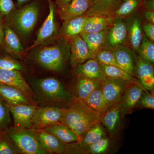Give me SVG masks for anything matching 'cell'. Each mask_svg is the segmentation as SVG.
<instances>
[{
	"mask_svg": "<svg viewBox=\"0 0 154 154\" xmlns=\"http://www.w3.org/2000/svg\"><path fill=\"white\" fill-rule=\"evenodd\" d=\"M101 115L83 101L74 99L68 107L63 108L60 122L81 138L84 134L100 123Z\"/></svg>",
	"mask_w": 154,
	"mask_h": 154,
	"instance_id": "cell-1",
	"label": "cell"
},
{
	"mask_svg": "<svg viewBox=\"0 0 154 154\" xmlns=\"http://www.w3.org/2000/svg\"><path fill=\"white\" fill-rule=\"evenodd\" d=\"M69 57V40L63 36L52 44L36 50L32 59L35 63L45 69L60 72L63 69Z\"/></svg>",
	"mask_w": 154,
	"mask_h": 154,
	"instance_id": "cell-2",
	"label": "cell"
},
{
	"mask_svg": "<svg viewBox=\"0 0 154 154\" xmlns=\"http://www.w3.org/2000/svg\"><path fill=\"white\" fill-rule=\"evenodd\" d=\"M29 85L33 96L39 101L47 102H60L70 105L74 96L67 91L63 84L53 77L31 79Z\"/></svg>",
	"mask_w": 154,
	"mask_h": 154,
	"instance_id": "cell-3",
	"label": "cell"
},
{
	"mask_svg": "<svg viewBox=\"0 0 154 154\" xmlns=\"http://www.w3.org/2000/svg\"><path fill=\"white\" fill-rule=\"evenodd\" d=\"M40 13V6L34 1L15 11L11 21L15 30L22 38L30 36L36 26Z\"/></svg>",
	"mask_w": 154,
	"mask_h": 154,
	"instance_id": "cell-4",
	"label": "cell"
},
{
	"mask_svg": "<svg viewBox=\"0 0 154 154\" xmlns=\"http://www.w3.org/2000/svg\"><path fill=\"white\" fill-rule=\"evenodd\" d=\"M6 132L21 154H49L42 146L34 129L10 127Z\"/></svg>",
	"mask_w": 154,
	"mask_h": 154,
	"instance_id": "cell-5",
	"label": "cell"
},
{
	"mask_svg": "<svg viewBox=\"0 0 154 154\" xmlns=\"http://www.w3.org/2000/svg\"><path fill=\"white\" fill-rule=\"evenodd\" d=\"M123 46H128V22L126 19H114L107 31L104 48L112 51Z\"/></svg>",
	"mask_w": 154,
	"mask_h": 154,
	"instance_id": "cell-6",
	"label": "cell"
},
{
	"mask_svg": "<svg viewBox=\"0 0 154 154\" xmlns=\"http://www.w3.org/2000/svg\"><path fill=\"white\" fill-rule=\"evenodd\" d=\"M63 108L48 106L37 107L32 119L33 129H44L48 127L60 123Z\"/></svg>",
	"mask_w": 154,
	"mask_h": 154,
	"instance_id": "cell-7",
	"label": "cell"
},
{
	"mask_svg": "<svg viewBox=\"0 0 154 154\" xmlns=\"http://www.w3.org/2000/svg\"><path fill=\"white\" fill-rule=\"evenodd\" d=\"M128 84L116 79L105 78L102 81L101 88L107 108L121 102Z\"/></svg>",
	"mask_w": 154,
	"mask_h": 154,
	"instance_id": "cell-8",
	"label": "cell"
},
{
	"mask_svg": "<svg viewBox=\"0 0 154 154\" xmlns=\"http://www.w3.org/2000/svg\"><path fill=\"white\" fill-rule=\"evenodd\" d=\"M14 120V127L17 129H33L32 119L37 109L33 104L8 105Z\"/></svg>",
	"mask_w": 154,
	"mask_h": 154,
	"instance_id": "cell-9",
	"label": "cell"
},
{
	"mask_svg": "<svg viewBox=\"0 0 154 154\" xmlns=\"http://www.w3.org/2000/svg\"><path fill=\"white\" fill-rule=\"evenodd\" d=\"M48 1L49 5V14L41 28L38 30L36 39L33 44L30 47L25 50V51H28L38 47L48 41L51 38H53L56 34L57 28L55 19V7L51 0Z\"/></svg>",
	"mask_w": 154,
	"mask_h": 154,
	"instance_id": "cell-10",
	"label": "cell"
},
{
	"mask_svg": "<svg viewBox=\"0 0 154 154\" xmlns=\"http://www.w3.org/2000/svg\"><path fill=\"white\" fill-rule=\"evenodd\" d=\"M0 83L17 88L32 99L33 92L21 72L0 69Z\"/></svg>",
	"mask_w": 154,
	"mask_h": 154,
	"instance_id": "cell-11",
	"label": "cell"
},
{
	"mask_svg": "<svg viewBox=\"0 0 154 154\" xmlns=\"http://www.w3.org/2000/svg\"><path fill=\"white\" fill-rule=\"evenodd\" d=\"M68 40L72 66L75 68L91 59L88 45L80 34L73 36Z\"/></svg>",
	"mask_w": 154,
	"mask_h": 154,
	"instance_id": "cell-12",
	"label": "cell"
},
{
	"mask_svg": "<svg viewBox=\"0 0 154 154\" xmlns=\"http://www.w3.org/2000/svg\"><path fill=\"white\" fill-rule=\"evenodd\" d=\"M42 147L49 154L67 153L68 144L63 143L54 135L44 129H34Z\"/></svg>",
	"mask_w": 154,
	"mask_h": 154,
	"instance_id": "cell-13",
	"label": "cell"
},
{
	"mask_svg": "<svg viewBox=\"0 0 154 154\" xmlns=\"http://www.w3.org/2000/svg\"><path fill=\"white\" fill-rule=\"evenodd\" d=\"M112 51L122 69L137 78V58L132 49L128 46H123L113 50Z\"/></svg>",
	"mask_w": 154,
	"mask_h": 154,
	"instance_id": "cell-14",
	"label": "cell"
},
{
	"mask_svg": "<svg viewBox=\"0 0 154 154\" xmlns=\"http://www.w3.org/2000/svg\"><path fill=\"white\" fill-rule=\"evenodd\" d=\"M91 3L89 0H71L60 8L58 13L63 21L83 16L89 10Z\"/></svg>",
	"mask_w": 154,
	"mask_h": 154,
	"instance_id": "cell-15",
	"label": "cell"
},
{
	"mask_svg": "<svg viewBox=\"0 0 154 154\" xmlns=\"http://www.w3.org/2000/svg\"><path fill=\"white\" fill-rule=\"evenodd\" d=\"M0 98L8 105L33 104L35 101L19 89L0 83Z\"/></svg>",
	"mask_w": 154,
	"mask_h": 154,
	"instance_id": "cell-16",
	"label": "cell"
},
{
	"mask_svg": "<svg viewBox=\"0 0 154 154\" xmlns=\"http://www.w3.org/2000/svg\"><path fill=\"white\" fill-rule=\"evenodd\" d=\"M137 78L147 91H152L154 87V72L152 64L143 60L139 57L136 59Z\"/></svg>",
	"mask_w": 154,
	"mask_h": 154,
	"instance_id": "cell-17",
	"label": "cell"
},
{
	"mask_svg": "<svg viewBox=\"0 0 154 154\" xmlns=\"http://www.w3.org/2000/svg\"><path fill=\"white\" fill-rule=\"evenodd\" d=\"M3 29L4 35L2 45L10 54L20 57L25 50L17 33L9 25L3 26Z\"/></svg>",
	"mask_w": 154,
	"mask_h": 154,
	"instance_id": "cell-18",
	"label": "cell"
},
{
	"mask_svg": "<svg viewBox=\"0 0 154 154\" xmlns=\"http://www.w3.org/2000/svg\"><path fill=\"white\" fill-rule=\"evenodd\" d=\"M142 21V19L139 12L134 15L130 24L128 23V47L136 52L143 37Z\"/></svg>",
	"mask_w": 154,
	"mask_h": 154,
	"instance_id": "cell-19",
	"label": "cell"
},
{
	"mask_svg": "<svg viewBox=\"0 0 154 154\" xmlns=\"http://www.w3.org/2000/svg\"><path fill=\"white\" fill-rule=\"evenodd\" d=\"M108 30V29L97 33L82 32L80 33V36L88 45L91 59L94 58L96 54L104 48Z\"/></svg>",
	"mask_w": 154,
	"mask_h": 154,
	"instance_id": "cell-20",
	"label": "cell"
},
{
	"mask_svg": "<svg viewBox=\"0 0 154 154\" xmlns=\"http://www.w3.org/2000/svg\"><path fill=\"white\" fill-rule=\"evenodd\" d=\"M121 0H94L83 16H112Z\"/></svg>",
	"mask_w": 154,
	"mask_h": 154,
	"instance_id": "cell-21",
	"label": "cell"
},
{
	"mask_svg": "<svg viewBox=\"0 0 154 154\" xmlns=\"http://www.w3.org/2000/svg\"><path fill=\"white\" fill-rule=\"evenodd\" d=\"M99 66L105 78L116 79L121 80L128 84L137 85L143 89L146 92H148L143 88L137 78L133 76L124 70L112 66L106 65L101 64H99Z\"/></svg>",
	"mask_w": 154,
	"mask_h": 154,
	"instance_id": "cell-22",
	"label": "cell"
},
{
	"mask_svg": "<svg viewBox=\"0 0 154 154\" xmlns=\"http://www.w3.org/2000/svg\"><path fill=\"white\" fill-rule=\"evenodd\" d=\"M122 112L120 102L111 105L102 113L100 122L103 123L109 132H114L119 125Z\"/></svg>",
	"mask_w": 154,
	"mask_h": 154,
	"instance_id": "cell-23",
	"label": "cell"
},
{
	"mask_svg": "<svg viewBox=\"0 0 154 154\" xmlns=\"http://www.w3.org/2000/svg\"><path fill=\"white\" fill-rule=\"evenodd\" d=\"M112 16H93L87 17L83 32L97 33L109 29L114 21Z\"/></svg>",
	"mask_w": 154,
	"mask_h": 154,
	"instance_id": "cell-24",
	"label": "cell"
},
{
	"mask_svg": "<svg viewBox=\"0 0 154 154\" xmlns=\"http://www.w3.org/2000/svg\"><path fill=\"white\" fill-rule=\"evenodd\" d=\"M75 68L79 78L100 80H103L105 78L99 63L94 58L88 59L84 63L77 66Z\"/></svg>",
	"mask_w": 154,
	"mask_h": 154,
	"instance_id": "cell-25",
	"label": "cell"
},
{
	"mask_svg": "<svg viewBox=\"0 0 154 154\" xmlns=\"http://www.w3.org/2000/svg\"><path fill=\"white\" fill-rule=\"evenodd\" d=\"M143 0H121L112 16L114 19H127L140 11Z\"/></svg>",
	"mask_w": 154,
	"mask_h": 154,
	"instance_id": "cell-26",
	"label": "cell"
},
{
	"mask_svg": "<svg viewBox=\"0 0 154 154\" xmlns=\"http://www.w3.org/2000/svg\"><path fill=\"white\" fill-rule=\"evenodd\" d=\"M144 92L146 91L137 85L131 84L128 86L124 96L120 102L122 112L132 110L133 108L137 105Z\"/></svg>",
	"mask_w": 154,
	"mask_h": 154,
	"instance_id": "cell-27",
	"label": "cell"
},
{
	"mask_svg": "<svg viewBox=\"0 0 154 154\" xmlns=\"http://www.w3.org/2000/svg\"><path fill=\"white\" fill-rule=\"evenodd\" d=\"M102 81L79 78L76 85L74 99L83 101L94 90L101 88Z\"/></svg>",
	"mask_w": 154,
	"mask_h": 154,
	"instance_id": "cell-28",
	"label": "cell"
},
{
	"mask_svg": "<svg viewBox=\"0 0 154 154\" xmlns=\"http://www.w3.org/2000/svg\"><path fill=\"white\" fill-rule=\"evenodd\" d=\"M44 130L54 135L63 143H78L81 139L79 137L61 123L53 125Z\"/></svg>",
	"mask_w": 154,
	"mask_h": 154,
	"instance_id": "cell-29",
	"label": "cell"
},
{
	"mask_svg": "<svg viewBox=\"0 0 154 154\" xmlns=\"http://www.w3.org/2000/svg\"><path fill=\"white\" fill-rule=\"evenodd\" d=\"M87 16H82L64 21L61 33L65 38H69L79 35L83 31V28L87 18Z\"/></svg>",
	"mask_w": 154,
	"mask_h": 154,
	"instance_id": "cell-30",
	"label": "cell"
},
{
	"mask_svg": "<svg viewBox=\"0 0 154 154\" xmlns=\"http://www.w3.org/2000/svg\"><path fill=\"white\" fill-rule=\"evenodd\" d=\"M105 133L100 123L88 130L78 143L80 148L86 150L89 146L105 137Z\"/></svg>",
	"mask_w": 154,
	"mask_h": 154,
	"instance_id": "cell-31",
	"label": "cell"
},
{
	"mask_svg": "<svg viewBox=\"0 0 154 154\" xmlns=\"http://www.w3.org/2000/svg\"><path fill=\"white\" fill-rule=\"evenodd\" d=\"M82 101L101 116L107 108L101 87L94 90Z\"/></svg>",
	"mask_w": 154,
	"mask_h": 154,
	"instance_id": "cell-32",
	"label": "cell"
},
{
	"mask_svg": "<svg viewBox=\"0 0 154 154\" xmlns=\"http://www.w3.org/2000/svg\"><path fill=\"white\" fill-rule=\"evenodd\" d=\"M137 52L143 60L153 64L154 62V44L143 33L142 41Z\"/></svg>",
	"mask_w": 154,
	"mask_h": 154,
	"instance_id": "cell-33",
	"label": "cell"
},
{
	"mask_svg": "<svg viewBox=\"0 0 154 154\" xmlns=\"http://www.w3.org/2000/svg\"><path fill=\"white\" fill-rule=\"evenodd\" d=\"M21 154L5 131L0 133V154Z\"/></svg>",
	"mask_w": 154,
	"mask_h": 154,
	"instance_id": "cell-34",
	"label": "cell"
},
{
	"mask_svg": "<svg viewBox=\"0 0 154 154\" xmlns=\"http://www.w3.org/2000/svg\"><path fill=\"white\" fill-rule=\"evenodd\" d=\"M94 59L101 64L112 66L122 69L116 59L112 51L110 50L103 48L96 54Z\"/></svg>",
	"mask_w": 154,
	"mask_h": 154,
	"instance_id": "cell-35",
	"label": "cell"
},
{
	"mask_svg": "<svg viewBox=\"0 0 154 154\" xmlns=\"http://www.w3.org/2000/svg\"><path fill=\"white\" fill-rule=\"evenodd\" d=\"M10 111L5 102L0 98V133L10 127L11 122Z\"/></svg>",
	"mask_w": 154,
	"mask_h": 154,
	"instance_id": "cell-36",
	"label": "cell"
},
{
	"mask_svg": "<svg viewBox=\"0 0 154 154\" xmlns=\"http://www.w3.org/2000/svg\"><path fill=\"white\" fill-rule=\"evenodd\" d=\"M0 69H3L25 71V69L19 61L6 56H0Z\"/></svg>",
	"mask_w": 154,
	"mask_h": 154,
	"instance_id": "cell-37",
	"label": "cell"
},
{
	"mask_svg": "<svg viewBox=\"0 0 154 154\" xmlns=\"http://www.w3.org/2000/svg\"><path fill=\"white\" fill-rule=\"evenodd\" d=\"M109 139L108 138L105 137L95 143L89 146L87 150L91 154H102L106 151L109 146Z\"/></svg>",
	"mask_w": 154,
	"mask_h": 154,
	"instance_id": "cell-38",
	"label": "cell"
},
{
	"mask_svg": "<svg viewBox=\"0 0 154 154\" xmlns=\"http://www.w3.org/2000/svg\"><path fill=\"white\" fill-rule=\"evenodd\" d=\"M137 105L141 107L148 109H154V96L153 92L150 93L149 92H144L141 96Z\"/></svg>",
	"mask_w": 154,
	"mask_h": 154,
	"instance_id": "cell-39",
	"label": "cell"
},
{
	"mask_svg": "<svg viewBox=\"0 0 154 154\" xmlns=\"http://www.w3.org/2000/svg\"><path fill=\"white\" fill-rule=\"evenodd\" d=\"M15 6L12 0H0V16H8L14 11Z\"/></svg>",
	"mask_w": 154,
	"mask_h": 154,
	"instance_id": "cell-40",
	"label": "cell"
},
{
	"mask_svg": "<svg viewBox=\"0 0 154 154\" xmlns=\"http://www.w3.org/2000/svg\"><path fill=\"white\" fill-rule=\"evenodd\" d=\"M142 28L145 35L154 42V24L146 21H142Z\"/></svg>",
	"mask_w": 154,
	"mask_h": 154,
	"instance_id": "cell-41",
	"label": "cell"
},
{
	"mask_svg": "<svg viewBox=\"0 0 154 154\" xmlns=\"http://www.w3.org/2000/svg\"><path fill=\"white\" fill-rule=\"evenodd\" d=\"M140 11L143 12L145 21L154 24V11L141 10Z\"/></svg>",
	"mask_w": 154,
	"mask_h": 154,
	"instance_id": "cell-42",
	"label": "cell"
},
{
	"mask_svg": "<svg viewBox=\"0 0 154 154\" xmlns=\"http://www.w3.org/2000/svg\"><path fill=\"white\" fill-rule=\"evenodd\" d=\"M141 10L154 11V0H143Z\"/></svg>",
	"mask_w": 154,
	"mask_h": 154,
	"instance_id": "cell-43",
	"label": "cell"
},
{
	"mask_svg": "<svg viewBox=\"0 0 154 154\" xmlns=\"http://www.w3.org/2000/svg\"><path fill=\"white\" fill-rule=\"evenodd\" d=\"M2 17L0 16V46L2 44L3 38H4V29H3V25L2 24Z\"/></svg>",
	"mask_w": 154,
	"mask_h": 154,
	"instance_id": "cell-44",
	"label": "cell"
},
{
	"mask_svg": "<svg viewBox=\"0 0 154 154\" xmlns=\"http://www.w3.org/2000/svg\"><path fill=\"white\" fill-rule=\"evenodd\" d=\"M71 1V0H56V5L57 6V8H59L62 6L66 5Z\"/></svg>",
	"mask_w": 154,
	"mask_h": 154,
	"instance_id": "cell-45",
	"label": "cell"
},
{
	"mask_svg": "<svg viewBox=\"0 0 154 154\" xmlns=\"http://www.w3.org/2000/svg\"><path fill=\"white\" fill-rule=\"evenodd\" d=\"M30 0H17V5L21 6L24 5L25 3L28 2Z\"/></svg>",
	"mask_w": 154,
	"mask_h": 154,
	"instance_id": "cell-46",
	"label": "cell"
},
{
	"mask_svg": "<svg viewBox=\"0 0 154 154\" xmlns=\"http://www.w3.org/2000/svg\"><path fill=\"white\" fill-rule=\"evenodd\" d=\"M94 0H89V1H90V2H91V4H92V3L94 2Z\"/></svg>",
	"mask_w": 154,
	"mask_h": 154,
	"instance_id": "cell-47",
	"label": "cell"
}]
</instances>
